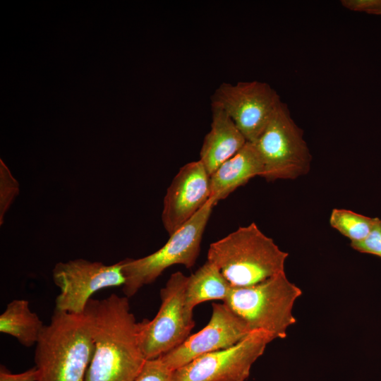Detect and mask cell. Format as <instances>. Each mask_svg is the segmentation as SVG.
I'll return each mask as SVG.
<instances>
[{"instance_id": "6da1fadb", "label": "cell", "mask_w": 381, "mask_h": 381, "mask_svg": "<svg viewBox=\"0 0 381 381\" xmlns=\"http://www.w3.org/2000/svg\"><path fill=\"white\" fill-rule=\"evenodd\" d=\"M126 296L111 294L91 298L85 314L94 352L85 381H134L146 359L141 342V322L131 312Z\"/></svg>"}, {"instance_id": "7a4b0ae2", "label": "cell", "mask_w": 381, "mask_h": 381, "mask_svg": "<svg viewBox=\"0 0 381 381\" xmlns=\"http://www.w3.org/2000/svg\"><path fill=\"white\" fill-rule=\"evenodd\" d=\"M94 342L85 314L56 308L35 344L37 381H85Z\"/></svg>"}, {"instance_id": "3957f363", "label": "cell", "mask_w": 381, "mask_h": 381, "mask_svg": "<svg viewBox=\"0 0 381 381\" xmlns=\"http://www.w3.org/2000/svg\"><path fill=\"white\" fill-rule=\"evenodd\" d=\"M288 255L253 222L212 243L207 260L218 267L232 287H243L285 272Z\"/></svg>"}, {"instance_id": "277c9868", "label": "cell", "mask_w": 381, "mask_h": 381, "mask_svg": "<svg viewBox=\"0 0 381 381\" xmlns=\"http://www.w3.org/2000/svg\"><path fill=\"white\" fill-rule=\"evenodd\" d=\"M301 289L285 272L254 285L231 287L224 303L251 331L263 330L272 339H284L289 327L296 322L293 314Z\"/></svg>"}, {"instance_id": "5b68a950", "label": "cell", "mask_w": 381, "mask_h": 381, "mask_svg": "<svg viewBox=\"0 0 381 381\" xmlns=\"http://www.w3.org/2000/svg\"><path fill=\"white\" fill-rule=\"evenodd\" d=\"M217 205L210 198L190 220L169 236L167 242L158 250L138 259L121 260L125 277L123 291L125 296H134L143 286L155 282L170 266L182 265L191 268L196 262L205 229L213 207Z\"/></svg>"}, {"instance_id": "8992f818", "label": "cell", "mask_w": 381, "mask_h": 381, "mask_svg": "<svg viewBox=\"0 0 381 381\" xmlns=\"http://www.w3.org/2000/svg\"><path fill=\"white\" fill-rule=\"evenodd\" d=\"M254 144L263 162L262 177L267 181L296 179L310 171L312 156L303 131L284 102Z\"/></svg>"}, {"instance_id": "52a82bcc", "label": "cell", "mask_w": 381, "mask_h": 381, "mask_svg": "<svg viewBox=\"0 0 381 381\" xmlns=\"http://www.w3.org/2000/svg\"><path fill=\"white\" fill-rule=\"evenodd\" d=\"M187 282L182 272L173 273L160 290L158 313L152 320L141 321L140 342L146 360L160 357L190 335L195 322L185 303Z\"/></svg>"}, {"instance_id": "ba28073f", "label": "cell", "mask_w": 381, "mask_h": 381, "mask_svg": "<svg viewBox=\"0 0 381 381\" xmlns=\"http://www.w3.org/2000/svg\"><path fill=\"white\" fill-rule=\"evenodd\" d=\"M276 90L258 80L222 83L211 97V106L224 110L248 142L255 143L282 104Z\"/></svg>"}, {"instance_id": "9c48e42d", "label": "cell", "mask_w": 381, "mask_h": 381, "mask_svg": "<svg viewBox=\"0 0 381 381\" xmlns=\"http://www.w3.org/2000/svg\"><path fill=\"white\" fill-rule=\"evenodd\" d=\"M52 279L59 289L55 308L66 313L82 314L97 291L123 286L125 277L121 261L106 265L83 258L56 263Z\"/></svg>"}, {"instance_id": "30bf717a", "label": "cell", "mask_w": 381, "mask_h": 381, "mask_svg": "<svg viewBox=\"0 0 381 381\" xmlns=\"http://www.w3.org/2000/svg\"><path fill=\"white\" fill-rule=\"evenodd\" d=\"M273 339L254 330L229 348L202 355L174 371V381H245Z\"/></svg>"}, {"instance_id": "8fae6325", "label": "cell", "mask_w": 381, "mask_h": 381, "mask_svg": "<svg viewBox=\"0 0 381 381\" xmlns=\"http://www.w3.org/2000/svg\"><path fill=\"white\" fill-rule=\"evenodd\" d=\"M212 308L210 320L203 329L159 357L171 370L206 353L234 346L253 332L224 303H212Z\"/></svg>"}, {"instance_id": "7c38bea8", "label": "cell", "mask_w": 381, "mask_h": 381, "mask_svg": "<svg viewBox=\"0 0 381 381\" xmlns=\"http://www.w3.org/2000/svg\"><path fill=\"white\" fill-rule=\"evenodd\" d=\"M210 195V176L200 160L181 167L164 198L162 222L169 235L195 216Z\"/></svg>"}, {"instance_id": "4fadbf2b", "label": "cell", "mask_w": 381, "mask_h": 381, "mask_svg": "<svg viewBox=\"0 0 381 381\" xmlns=\"http://www.w3.org/2000/svg\"><path fill=\"white\" fill-rule=\"evenodd\" d=\"M211 108V128L200 152V161L210 176L248 142L224 110L214 106Z\"/></svg>"}, {"instance_id": "5bb4252c", "label": "cell", "mask_w": 381, "mask_h": 381, "mask_svg": "<svg viewBox=\"0 0 381 381\" xmlns=\"http://www.w3.org/2000/svg\"><path fill=\"white\" fill-rule=\"evenodd\" d=\"M263 162L254 143L247 142L210 176V198L217 204L252 178L263 173Z\"/></svg>"}, {"instance_id": "9a60e30c", "label": "cell", "mask_w": 381, "mask_h": 381, "mask_svg": "<svg viewBox=\"0 0 381 381\" xmlns=\"http://www.w3.org/2000/svg\"><path fill=\"white\" fill-rule=\"evenodd\" d=\"M231 287L218 267L207 260L188 277L185 292L186 306L193 312L196 306L205 301L222 300L224 302Z\"/></svg>"}, {"instance_id": "2e32d148", "label": "cell", "mask_w": 381, "mask_h": 381, "mask_svg": "<svg viewBox=\"0 0 381 381\" xmlns=\"http://www.w3.org/2000/svg\"><path fill=\"white\" fill-rule=\"evenodd\" d=\"M44 326L25 299H13L0 315V332L16 338L26 347L37 344Z\"/></svg>"}, {"instance_id": "e0dca14e", "label": "cell", "mask_w": 381, "mask_h": 381, "mask_svg": "<svg viewBox=\"0 0 381 381\" xmlns=\"http://www.w3.org/2000/svg\"><path fill=\"white\" fill-rule=\"evenodd\" d=\"M377 217L372 218L346 209H334L329 217L332 227L347 237L351 243L365 238Z\"/></svg>"}, {"instance_id": "ac0fdd59", "label": "cell", "mask_w": 381, "mask_h": 381, "mask_svg": "<svg viewBox=\"0 0 381 381\" xmlns=\"http://www.w3.org/2000/svg\"><path fill=\"white\" fill-rule=\"evenodd\" d=\"M20 186L8 167L0 160V225L11 205L18 195Z\"/></svg>"}, {"instance_id": "d6986e66", "label": "cell", "mask_w": 381, "mask_h": 381, "mask_svg": "<svg viewBox=\"0 0 381 381\" xmlns=\"http://www.w3.org/2000/svg\"><path fill=\"white\" fill-rule=\"evenodd\" d=\"M174 371L159 357L148 359L134 381H174Z\"/></svg>"}, {"instance_id": "ffe728a7", "label": "cell", "mask_w": 381, "mask_h": 381, "mask_svg": "<svg viewBox=\"0 0 381 381\" xmlns=\"http://www.w3.org/2000/svg\"><path fill=\"white\" fill-rule=\"evenodd\" d=\"M350 246L360 253L372 254L381 258V219L377 218L365 238L358 242L351 243Z\"/></svg>"}, {"instance_id": "44dd1931", "label": "cell", "mask_w": 381, "mask_h": 381, "mask_svg": "<svg viewBox=\"0 0 381 381\" xmlns=\"http://www.w3.org/2000/svg\"><path fill=\"white\" fill-rule=\"evenodd\" d=\"M341 4L352 11L381 15V0H341Z\"/></svg>"}, {"instance_id": "7402d4cb", "label": "cell", "mask_w": 381, "mask_h": 381, "mask_svg": "<svg viewBox=\"0 0 381 381\" xmlns=\"http://www.w3.org/2000/svg\"><path fill=\"white\" fill-rule=\"evenodd\" d=\"M39 373L35 366L23 373H12L4 365L0 368V381H37Z\"/></svg>"}]
</instances>
